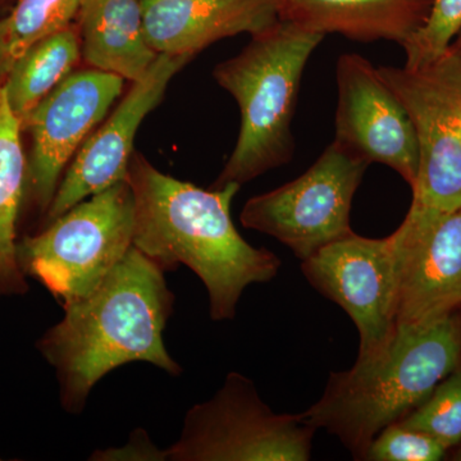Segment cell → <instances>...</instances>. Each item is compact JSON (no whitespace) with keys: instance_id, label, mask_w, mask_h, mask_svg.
Returning a JSON list of instances; mask_svg holds the SVG:
<instances>
[{"instance_id":"obj_2","label":"cell","mask_w":461,"mask_h":461,"mask_svg":"<svg viewBox=\"0 0 461 461\" xmlns=\"http://www.w3.org/2000/svg\"><path fill=\"white\" fill-rule=\"evenodd\" d=\"M127 180L135 198L132 245L165 272L189 267L205 285L213 321L233 320L249 285L272 281L281 259L240 235L230 203L240 185L200 189L133 153Z\"/></svg>"},{"instance_id":"obj_12","label":"cell","mask_w":461,"mask_h":461,"mask_svg":"<svg viewBox=\"0 0 461 461\" xmlns=\"http://www.w3.org/2000/svg\"><path fill=\"white\" fill-rule=\"evenodd\" d=\"M338 144L366 162L382 163L408 182L417 177L420 150L414 127L402 103L375 67L355 53L342 54L336 65Z\"/></svg>"},{"instance_id":"obj_1","label":"cell","mask_w":461,"mask_h":461,"mask_svg":"<svg viewBox=\"0 0 461 461\" xmlns=\"http://www.w3.org/2000/svg\"><path fill=\"white\" fill-rule=\"evenodd\" d=\"M173 309L165 271L135 247L89 296L63 308L62 320L36 342L56 371L63 411L83 414L100 379L126 364L181 375L163 339Z\"/></svg>"},{"instance_id":"obj_8","label":"cell","mask_w":461,"mask_h":461,"mask_svg":"<svg viewBox=\"0 0 461 461\" xmlns=\"http://www.w3.org/2000/svg\"><path fill=\"white\" fill-rule=\"evenodd\" d=\"M369 163L333 141L313 166L242 208L245 229L277 239L300 260L351 235V204Z\"/></svg>"},{"instance_id":"obj_4","label":"cell","mask_w":461,"mask_h":461,"mask_svg":"<svg viewBox=\"0 0 461 461\" xmlns=\"http://www.w3.org/2000/svg\"><path fill=\"white\" fill-rule=\"evenodd\" d=\"M324 35L287 21L251 36L238 56L215 67L214 80L238 102L241 127L213 189L247 184L290 162L300 83Z\"/></svg>"},{"instance_id":"obj_13","label":"cell","mask_w":461,"mask_h":461,"mask_svg":"<svg viewBox=\"0 0 461 461\" xmlns=\"http://www.w3.org/2000/svg\"><path fill=\"white\" fill-rule=\"evenodd\" d=\"M399 258L397 326H421L461 306V208L448 213L411 205L391 235Z\"/></svg>"},{"instance_id":"obj_26","label":"cell","mask_w":461,"mask_h":461,"mask_svg":"<svg viewBox=\"0 0 461 461\" xmlns=\"http://www.w3.org/2000/svg\"><path fill=\"white\" fill-rule=\"evenodd\" d=\"M456 459L461 460V448L459 450V453H457V455H456Z\"/></svg>"},{"instance_id":"obj_19","label":"cell","mask_w":461,"mask_h":461,"mask_svg":"<svg viewBox=\"0 0 461 461\" xmlns=\"http://www.w3.org/2000/svg\"><path fill=\"white\" fill-rule=\"evenodd\" d=\"M83 0H17L0 20V86L35 42L75 23Z\"/></svg>"},{"instance_id":"obj_17","label":"cell","mask_w":461,"mask_h":461,"mask_svg":"<svg viewBox=\"0 0 461 461\" xmlns=\"http://www.w3.org/2000/svg\"><path fill=\"white\" fill-rule=\"evenodd\" d=\"M26 166L20 120L0 86V297L25 295L30 288L17 257Z\"/></svg>"},{"instance_id":"obj_18","label":"cell","mask_w":461,"mask_h":461,"mask_svg":"<svg viewBox=\"0 0 461 461\" xmlns=\"http://www.w3.org/2000/svg\"><path fill=\"white\" fill-rule=\"evenodd\" d=\"M80 59V38L75 23L35 42L18 58L2 84L18 120L25 118L68 77Z\"/></svg>"},{"instance_id":"obj_14","label":"cell","mask_w":461,"mask_h":461,"mask_svg":"<svg viewBox=\"0 0 461 461\" xmlns=\"http://www.w3.org/2000/svg\"><path fill=\"white\" fill-rule=\"evenodd\" d=\"M145 35L158 54L195 57L230 36L280 20L276 0H141Z\"/></svg>"},{"instance_id":"obj_22","label":"cell","mask_w":461,"mask_h":461,"mask_svg":"<svg viewBox=\"0 0 461 461\" xmlns=\"http://www.w3.org/2000/svg\"><path fill=\"white\" fill-rule=\"evenodd\" d=\"M447 448L435 437L406 429L397 421L382 429L373 439L366 459L373 461H437Z\"/></svg>"},{"instance_id":"obj_10","label":"cell","mask_w":461,"mask_h":461,"mask_svg":"<svg viewBox=\"0 0 461 461\" xmlns=\"http://www.w3.org/2000/svg\"><path fill=\"white\" fill-rule=\"evenodd\" d=\"M303 273L321 294L350 315L357 359L381 353L396 332L400 271L395 244L351 233L303 260Z\"/></svg>"},{"instance_id":"obj_15","label":"cell","mask_w":461,"mask_h":461,"mask_svg":"<svg viewBox=\"0 0 461 461\" xmlns=\"http://www.w3.org/2000/svg\"><path fill=\"white\" fill-rule=\"evenodd\" d=\"M280 20L321 35L402 45L429 16L432 0H276Z\"/></svg>"},{"instance_id":"obj_23","label":"cell","mask_w":461,"mask_h":461,"mask_svg":"<svg viewBox=\"0 0 461 461\" xmlns=\"http://www.w3.org/2000/svg\"><path fill=\"white\" fill-rule=\"evenodd\" d=\"M90 460L99 461H166V450H160L151 441L144 429L133 430L129 442L122 447H109L105 450H96L91 455Z\"/></svg>"},{"instance_id":"obj_11","label":"cell","mask_w":461,"mask_h":461,"mask_svg":"<svg viewBox=\"0 0 461 461\" xmlns=\"http://www.w3.org/2000/svg\"><path fill=\"white\" fill-rule=\"evenodd\" d=\"M193 58L159 54L147 74L132 83L113 113L90 133L67 167L42 226L83 200L127 180L139 127L165 98L172 78Z\"/></svg>"},{"instance_id":"obj_16","label":"cell","mask_w":461,"mask_h":461,"mask_svg":"<svg viewBox=\"0 0 461 461\" xmlns=\"http://www.w3.org/2000/svg\"><path fill=\"white\" fill-rule=\"evenodd\" d=\"M75 23L91 68L135 83L159 56L145 35L141 0H83Z\"/></svg>"},{"instance_id":"obj_3","label":"cell","mask_w":461,"mask_h":461,"mask_svg":"<svg viewBox=\"0 0 461 461\" xmlns=\"http://www.w3.org/2000/svg\"><path fill=\"white\" fill-rule=\"evenodd\" d=\"M461 362V323L454 314L421 326H397L390 344L353 368L330 373L323 395L304 414L338 437L357 460L373 439L429 399Z\"/></svg>"},{"instance_id":"obj_20","label":"cell","mask_w":461,"mask_h":461,"mask_svg":"<svg viewBox=\"0 0 461 461\" xmlns=\"http://www.w3.org/2000/svg\"><path fill=\"white\" fill-rule=\"evenodd\" d=\"M399 423L435 437L446 448L461 444V366Z\"/></svg>"},{"instance_id":"obj_25","label":"cell","mask_w":461,"mask_h":461,"mask_svg":"<svg viewBox=\"0 0 461 461\" xmlns=\"http://www.w3.org/2000/svg\"><path fill=\"white\" fill-rule=\"evenodd\" d=\"M453 47L456 48L457 50L461 51V32L459 33V36H457V38L455 39V41L453 42Z\"/></svg>"},{"instance_id":"obj_5","label":"cell","mask_w":461,"mask_h":461,"mask_svg":"<svg viewBox=\"0 0 461 461\" xmlns=\"http://www.w3.org/2000/svg\"><path fill=\"white\" fill-rule=\"evenodd\" d=\"M133 229L135 198L123 180L18 240V263L66 308L89 296L129 253Z\"/></svg>"},{"instance_id":"obj_21","label":"cell","mask_w":461,"mask_h":461,"mask_svg":"<svg viewBox=\"0 0 461 461\" xmlns=\"http://www.w3.org/2000/svg\"><path fill=\"white\" fill-rule=\"evenodd\" d=\"M460 32L461 0H432L423 25L402 44L405 67L418 68L438 59Z\"/></svg>"},{"instance_id":"obj_6","label":"cell","mask_w":461,"mask_h":461,"mask_svg":"<svg viewBox=\"0 0 461 461\" xmlns=\"http://www.w3.org/2000/svg\"><path fill=\"white\" fill-rule=\"evenodd\" d=\"M317 429L304 414H276L256 384L230 372L212 399L191 406L171 461H306Z\"/></svg>"},{"instance_id":"obj_24","label":"cell","mask_w":461,"mask_h":461,"mask_svg":"<svg viewBox=\"0 0 461 461\" xmlns=\"http://www.w3.org/2000/svg\"><path fill=\"white\" fill-rule=\"evenodd\" d=\"M17 0H0V20H3L14 5H16Z\"/></svg>"},{"instance_id":"obj_9","label":"cell","mask_w":461,"mask_h":461,"mask_svg":"<svg viewBox=\"0 0 461 461\" xmlns=\"http://www.w3.org/2000/svg\"><path fill=\"white\" fill-rule=\"evenodd\" d=\"M124 78L95 68L77 69L20 121L30 136L23 211L45 217L62 176L78 149L122 94Z\"/></svg>"},{"instance_id":"obj_7","label":"cell","mask_w":461,"mask_h":461,"mask_svg":"<svg viewBox=\"0 0 461 461\" xmlns=\"http://www.w3.org/2000/svg\"><path fill=\"white\" fill-rule=\"evenodd\" d=\"M402 103L417 136L420 163L411 206L448 213L461 208V51L450 50L429 65L378 67Z\"/></svg>"}]
</instances>
